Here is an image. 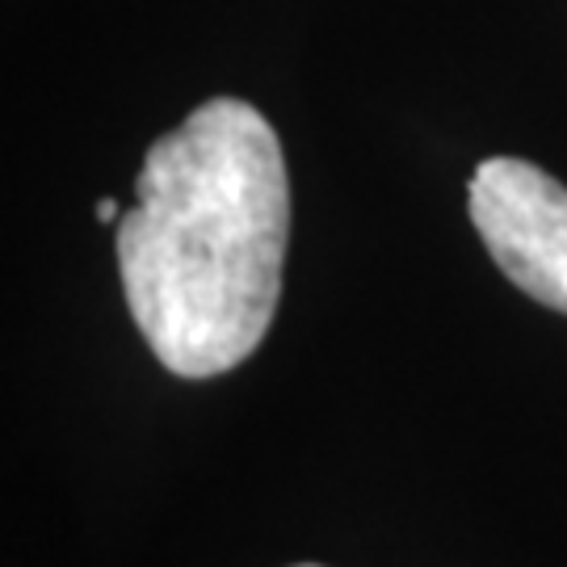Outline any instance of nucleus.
Returning a JSON list of instances; mask_svg holds the SVG:
<instances>
[{
    "instance_id": "f257e3e1",
    "label": "nucleus",
    "mask_w": 567,
    "mask_h": 567,
    "mask_svg": "<svg viewBox=\"0 0 567 567\" xmlns=\"http://www.w3.org/2000/svg\"><path fill=\"white\" fill-rule=\"evenodd\" d=\"M290 182L261 110L210 97L147 147L118 219L131 320L164 370L215 379L265 341L282 295Z\"/></svg>"
},
{
    "instance_id": "f03ea898",
    "label": "nucleus",
    "mask_w": 567,
    "mask_h": 567,
    "mask_svg": "<svg viewBox=\"0 0 567 567\" xmlns=\"http://www.w3.org/2000/svg\"><path fill=\"white\" fill-rule=\"evenodd\" d=\"M466 206L508 282L567 316V185L538 164L492 156L466 185Z\"/></svg>"
},
{
    "instance_id": "7ed1b4c3",
    "label": "nucleus",
    "mask_w": 567,
    "mask_h": 567,
    "mask_svg": "<svg viewBox=\"0 0 567 567\" xmlns=\"http://www.w3.org/2000/svg\"><path fill=\"white\" fill-rule=\"evenodd\" d=\"M97 219H102V224H114V219H122L118 203H114V198H102V203H97Z\"/></svg>"
},
{
    "instance_id": "20e7f679",
    "label": "nucleus",
    "mask_w": 567,
    "mask_h": 567,
    "mask_svg": "<svg viewBox=\"0 0 567 567\" xmlns=\"http://www.w3.org/2000/svg\"><path fill=\"white\" fill-rule=\"evenodd\" d=\"M295 567H320V564H295Z\"/></svg>"
}]
</instances>
